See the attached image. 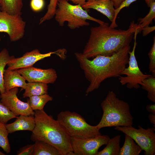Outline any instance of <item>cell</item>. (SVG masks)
<instances>
[{"mask_svg": "<svg viewBox=\"0 0 155 155\" xmlns=\"http://www.w3.org/2000/svg\"><path fill=\"white\" fill-rule=\"evenodd\" d=\"M136 129L132 126H117L115 129L131 137L144 151L145 155L155 154V129L154 128L145 129L141 126Z\"/></svg>", "mask_w": 155, "mask_h": 155, "instance_id": "obj_8", "label": "cell"}, {"mask_svg": "<svg viewBox=\"0 0 155 155\" xmlns=\"http://www.w3.org/2000/svg\"><path fill=\"white\" fill-rule=\"evenodd\" d=\"M101 106L103 115L96 126L98 129L107 127L132 126L133 118L128 103L119 99L113 91H108Z\"/></svg>", "mask_w": 155, "mask_h": 155, "instance_id": "obj_4", "label": "cell"}, {"mask_svg": "<svg viewBox=\"0 0 155 155\" xmlns=\"http://www.w3.org/2000/svg\"><path fill=\"white\" fill-rule=\"evenodd\" d=\"M147 111L149 113H155V104L147 105L146 107Z\"/></svg>", "mask_w": 155, "mask_h": 155, "instance_id": "obj_34", "label": "cell"}, {"mask_svg": "<svg viewBox=\"0 0 155 155\" xmlns=\"http://www.w3.org/2000/svg\"><path fill=\"white\" fill-rule=\"evenodd\" d=\"M55 13V19L59 25L63 26L65 22H68L67 26L71 29L79 28L90 25L87 20L94 21L99 24L103 21L90 16L86 10L80 5H73L67 1L59 0Z\"/></svg>", "mask_w": 155, "mask_h": 155, "instance_id": "obj_5", "label": "cell"}, {"mask_svg": "<svg viewBox=\"0 0 155 155\" xmlns=\"http://www.w3.org/2000/svg\"><path fill=\"white\" fill-rule=\"evenodd\" d=\"M13 56H10L8 50L3 49L0 52V92L2 93L5 91L4 87L3 76L5 67L9 61Z\"/></svg>", "mask_w": 155, "mask_h": 155, "instance_id": "obj_23", "label": "cell"}, {"mask_svg": "<svg viewBox=\"0 0 155 155\" xmlns=\"http://www.w3.org/2000/svg\"><path fill=\"white\" fill-rule=\"evenodd\" d=\"M81 6L85 9H95L106 16L111 23L113 21L115 9L111 0L88 1Z\"/></svg>", "mask_w": 155, "mask_h": 155, "instance_id": "obj_14", "label": "cell"}, {"mask_svg": "<svg viewBox=\"0 0 155 155\" xmlns=\"http://www.w3.org/2000/svg\"><path fill=\"white\" fill-rule=\"evenodd\" d=\"M34 116L35 125L31 136L33 141L41 140L53 146L62 155H74L70 137L57 120L43 110H36Z\"/></svg>", "mask_w": 155, "mask_h": 155, "instance_id": "obj_3", "label": "cell"}, {"mask_svg": "<svg viewBox=\"0 0 155 155\" xmlns=\"http://www.w3.org/2000/svg\"><path fill=\"white\" fill-rule=\"evenodd\" d=\"M1 11L0 6V11Z\"/></svg>", "mask_w": 155, "mask_h": 155, "instance_id": "obj_40", "label": "cell"}, {"mask_svg": "<svg viewBox=\"0 0 155 155\" xmlns=\"http://www.w3.org/2000/svg\"><path fill=\"white\" fill-rule=\"evenodd\" d=\"M130 49V45H127L112 55H98L92 60L85 57L82 53H75L80 67L90 82L86 91V95L98 89L106 79L121 75L128 64Z\"/></svg>", "mask_w": 155, "mask_h": 155, "instance_id": "obj_1", "label": "cell"}, {"mask_svg": "<svg viewBox=\"0 0 155 155\" xmlns=\"http://www.w3.org/2000/svg\"><path fill=\"white\" fill-rule=\"evenodd\" d=\"M32 10L35 12L41 11L44 5V0H31L30 3Z\"/></svg>", "mask_w": 155, "mask_h": 155, "instance_id": "obj_31", "label": "cell"}, {"mask_svg": "<svg viewBox=\"0 0 155 155\" xmlns=\"http://www.w3.org/2000/svg\"><path fill=\"white\" fill-rule=\"evenodd\" d=\"M115 9L118 8L125 0H111Z\"/></svg>", "mask_w": 155, "mask_h": 155, "instance_id": "obj_36", "label": "cell"}, {"mask_svg": "<svg viewBox=\"0 0 155 155\" xmlns=\"http://www.w3.org/2000/svg\"><path fill=\"white\" fill-rule=\"evenodd\" d=\"M155 29V26H148L144 27L142 31V32L143 36H146L150 33L154 31Z\"/></svg>", "mask_w": 155, "mask_h": 155, "instance_id": "obj_33", "label": "cell"}, {"mask_svg": "<svg viewBox=\"0 0 155 155\" xmlns=\"http://www.w3.org/2000/svg\"><path fill=\"white\" fill-rule=\"evenodd\" d=\"M29 98L28 101L33 111L43 110L46 104L53 100V98L47 94L33 96Z\"/></svg>", "mask_w": 155, "mask_h": 155, "instance_id": "obj_22", "label": "cell"}, {"mask_svg": "<svg viewBox=\"0 0 155 155\" xmlns=\"http://www.w3.org/2000/svg\"><path fill=\"white\" fill-rule=\"evenodd\" d=\"M57 120L70 137L88 138L101 135L100 129L96 126L89 125L76 112H61L57 115Z\"/></svg>", "mask_w": 155, "mask_h": 155, "instance_id": "obj_6", "label": "cell"}, {"mask_svg": "<svg viewBox=\"0 0 155 155\" xmlns=\"http://www.w3.org/2000/svg\"><path fill=\"white\" fill-rule=\"evenodd\" d=\"M148 118L150 122L153 124L154 127H155V113H151L148 115Z\"/></svg>", "mask_w": 155, "mask_h": 155, "instance_id": "obj_35", "label": "cell"}, {"mask_svg": "<svg viewBox=\"0 0 155 155\" xmlns=\"http://www.w3.org/2000/svg\"><path fill=\"white\" fill-rule=\"evenodd\" d=\"M137 0H125L118 8L115 9V17L113 21L109 26L111 28H115L118 26L116 22V20L117 15L120 11L124 7H129L131 3ZM144 0L146 2L147 5L149 7L151 3L155 1V0Z\"/></svg>", "mask_w": 155, "mask_h": 155, "instance_id": "obj_28", "label": "cell"}, {"mask_svg": "<svg viewBox=\"0 0 155 155\" xmlns=\"http://www.w3.org/2000/svg\"><path fill=\"white\" fill-rule=\"evenodd\" d=\"M21 15L0 11V32L7 34L11 42L18 41L24 35L26 22Z\"/></svg>", "mask_w": 155, "mask_h": 155, "instance_id": "obj_9", "label": "cell"}, {"mask_svg": "<svg viewBox=\"0 0 155 155\" xmlns=\"http://www.w3.org/2000/svg\"><path fill=\"white\" fill-rule=\"evenodd\" d=\"M121 137V135H117L110 138L106 146L101 151L98 152L96 155H119Z\"/></svg>", "mask_w": 155, "mask_h": 155, "instance_id": "obj_20", "label": "cell"}, {"mask_svg": "<svg viewBox=\"0 0 155 155\" xmlns=\"http://www.w3.org/2000/svg\"><path fill=\"white\" fill-rule=\"evenodd\" d=\"M134 42L132 50L129 53V58L128 64L129 65L122 72L121 75L126 76H120L119 77V82L122 85H126L129 89L133 88L137 89L140 85L145 79L150 76L152 75L144 74L139 68L135 55V51L137 44V35L138 34L137 29L134 33Z\"/></svg>", "mask_w": 155, "mask_h": 155, "instance_id": "obj_7", "label": "cell"}, {"mask_svg": "<svg viewBox=\"0 0 155 155\" xmlns=\"http://www.w3.org/2000/svg\"><path fill=\"white\" fill-rule=\"evenodd\" d=\"M150 59L149 65V71L155 76V37H153V44L148 53Z\"/></svg>", "mask_w": 155, "mask_h": 155, "instance_id": "obj_30", "label": "cell"}, {"mask_svg": "<svg viewBox=\"0 0 155 155\" xmlns=\"http://www.w3.org/2000/svg\"><path fill=\"white\" fill-rule=\"evenodd\" d=\"M92 0H87V1H92Z\"/></svg>", "mask_w": 155, "mask_h": 155, "instance_id": "obj_39", "label": "cell"}, {"mask_svg": "<svg viewBox=\"0 0 155 155\" xmlns=\"http://www.w3.org/2000/svg\"><path fill=\"white\" fill-rule=\"evenodd\" d=\"M47 84L40 82H28L24 92V98L35 95H42L48 93Z\"/></svg>", "mask_w": 155, "mask_h": 155, "instance_id": "obj_19", "label": "cell"}, {"mask_svg": "<svg viewBox=\"0 0 155 155\" xmlns=\"http://www.w3.org/2000/svg\"><path fill=\"white\" fill-rule=\"evenodd\" d=\"M142 150L133 139L125 134L124 144L121 148L119 155H138Z\"/></svg>", "mask_w": 155, "mask_h": 155, "instance_id": "obj_21", "label": "cell"}, {"mask_svg": "<svg viewBox=\"0 0 155 155\" xmlns=\"http://www.w3.org/2000/svg\"><path fill=\"white\" fill-rule=\"evenodd\" d=\"M18 91V87H16L0 93V101L16 116L34 115V111L28 102H22L18 98L17 94Z\"/></svg>", "mask_w": 155, "mask_h": 155, "instance_id": "obj_11", "label": "cell"}, {"mask_svg": "<svg viewBox=\"0 0 155 155\" xmlns=\"http://www.w3.org/2000/svg\"><path fill=\"white\" fill-rule=\"evenodd\" d=\"M4 87L5 91L20 87L25 89L27 83L26 80L16 70L5 69L3 76Z\"/></svg>", "mask_w": 155, "mask_h": 155, "instance_id": "obj_16", "label": "cell"}, {"mask_svg": "<svg viewBox=\"0 0 155 155\" xmlns=\"http://www.w3.org/2000/svg\"><path fill=\"white\" fill-rule=\"evenodd\" d=\"M17 70L28 82L53 84L57 78L56 71L52 68L42 69L32 66Z\"/></svg>", "mask_w": 155, "mask_h": 155, "instance_id": "obj_13", "label": "cell"}, {"mask_svg": "<svg viewBox=\"0 0 155 155\" xmlns=\"http://www.w3.org/2000/svg\"><path fill=\"white\" fill-rule=\"evenodd\" d=\"M32 155H62L60 151L52 145L41 140L35 141Z\"/></svg>", "mask_w": 155, "mask_h": 155, "instance_id": "obj_17", "label": "cell"}, {"mask_svg": "<svg viewBox=\"0 0 155 155\" xmlns=\"http://www.w3.org/2000/svg\"><path fill=\"white\" fill-rule=\"evenodd\" d=\"M57 50L42 54L38 49H35L25 53L22 57L15 58L13 56L7 63V69L16 70L32 67L38 61L49 57L53 54L57 55Z\"/></svg>", "mask_w": 155, "mask_h": 155, "instance_id": "obj_12", "label": "cell"}, {"mask_svg": "<svg viewBox=\"0 0 155 155\" xmlns=\"http://www.w3.org/2000/svg\"><path fill=\"white\" fill-rule=\"evenodd\" d=\"M24 0H0L1 11L11 15L22 14Z\"/></svg>", "mask_w": 155, "mask_h": 155, "instance_id": "obj_18", "label": "cell"}, {"mask_svg": "<svg viewBox=\"0 0 155 155\" xmlns=\"http://www.w3.org/2000/svg\"><path fill=\"white\" fill-rule=\"evenodd\" d=\"M9 133L5 124L0 122V147L7 154L11 151L8 138Z\"/></svg>", "mask_w": 155, "mask_h": 155, "instance_id": "obj_26", "label": "cell"}, {"mask_svg": "<svg viewBox=\"0 0 155 155\" xmlns=\"http://www.w3.org/2000/svg\"><path fill=\"white\" fill-rule=\"evenodd\" d=\"M68 1H70L72 2L73 3L76 4V5H80L81 6H82L86 2V1L87 0H64Z\"/></svg>", "mask_w": 155, "mask_h": 155, "instance_id": "obj_37", "label": "cell"}, {"mask_svg": "<svg viewBox=\"0 0 155 155\" xmlns=\"http://www.w3.org/2000/svg\"><path fill=\"white\" fill-rule=\"evenodd\" d=\"M58 0H50L47 12L40 19L39 23L40 24L46 21L50 20L55 16Z\"/></svg>", "mask_w": 155, "mask_h": 155, "instance_id": "obj_27", "label": "cell"}, {"mask_svg": "<svg viewBox=\"0 0 155 155\" xmlns=\"http://www.w3.org/2000/svg\"><path fill=\"white\" fill-rule=\"evenodd\" d=\"M139 28L134 21L126 30L111 28L108 23L104 22L98 26L92 27L82 54L88 59L98 55H112L130 45L133 34Z\"/></svg>", "mask_w": 155, "mask_h": 155, "instance_id": "obj_2", "label": "cell"}, {"mask_svg": "<svg viewBox=\"0 0 155 155\" xmlns=\"http://www.w3.org/2000/svg\"><path fill=\"white\" fill-rule=\"evenodd\" d=\"M13 122L5 124L9 133L21 130L32 131L35 127V122L34 115H20L17 117Z\"/></svg>", "mask_w": 155, "mask_h": 155, "instance_id": "obj_15", "label": "cell"}, {"mask_svg": "<svg viewBox=\"0 0 155 155\" xmlns=\"http://www.w3.org/2000/svg\"><path fill=\"white\" fill-rule=\"evenodd\" d=\"M1 40V39L0 38V41Z\"/></svg>", "mask_w": 155, "mask_h": 155, "instance_id": "obj_41", "label": "cell"}, {"mask_svg": "<svg viewBox=\"0 0 155 155\" xmlns=\"http://www.w3.org/2000/svg\"><path fill=\"white\" fill-rule=\"evenodd\" d=\"M150 9L148 14L143 18H140L138 21L139 22L137 24L139 28L137 29L138 33L140 32L144 27L149 26L152 23V20L155 18V1L153 2L150 4Z\"/></svg>", "mask_w": 155, "mask_h": 155, "instance_id": "obj_25", "label": "cell"}, {"mask_svg": "<svg viewBox=\"0 0 155 155\" xmlns=\"http://www.w3.org/2000/svg\"><path fill=\"white\" fill-rule=\"evenodd\" d=\"M34 148V144H28L21 148L17 152L18 155H32Z\"/></svg>", "mask_w": 155, "mask_h": 155, "instance_id": "obj_32", "label": "cell"}, {"mask_svg": "<svg viewBox=\"0 0 155 155\" xmlns=\"http://www.w3.org/2000/svg\"><path fill=\"white\" fill-rule=\"evenodd\" d=\"M110 139L109 136L106 135L88 138L71 137L74 155H96L99 148L106 145Z\"/></svg>", "mask_w": 155, "mask_h": 155, "instance_id": "obj_10", "label": "cell"}, {"mask_svg": "<svg viewBox=\"0 0 155 155\" xmlns=\"http://www.w3.org/2000/svg\"><path fill=\"white\" fill-rule=\"evenodd\" d=\"M143 89L147 92L148 99L155 102V76L152 75L144 80L141 84Z\"/></svg>", "mask_w": 155, "mask_h": 155, "instance_id": "obj_24", "label": "cell"}, {"mask_svg": "<svg viewBox=\"0 0 155 155\" xmlns=\"http://www.w3.org/2000/svg\"><path fill=\"white\" fill-rule=\"evenodd\" d=\"M5 154L0 151V155H5Z\"/></svg>", "mask_w": 155, "mask_h": 155, "instance_id": "obj_38", "label": "cell"}, {"mask_svg": "<svg viewBox=\"0 0 155 155\" xmlns=\"http://www.w3.org/2000/svg\"><path fill=\"white\" fill-rule=\"evenodd\" d=\"M17 117L7 106L0 101V122L6 124L11 119Z\"/></svg>", "mask_w": 155, "mask_h": 155, "instance_id": "obj_29", "label": "cell"}]
</instances>
